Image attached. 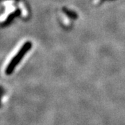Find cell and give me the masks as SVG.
Returning <instances> with one entry per match:
<instances>
[{"label": "cell", "mask_w": 125, "mask_h": 125, "mask_svg": "<svg viewBox=\"0 0 125 125\" xmlns=\"http://www.w3.org/2000/svg\"><path fill=\"white\" fill-rule=\"evenodd\" d=\"M31 47H32V43L30 41H27V42H25L22 46V47L18 51L17 54L12 58V60L10 61L9 65L6 68V74L7 75H10V74L13 72L15 67H17V65L19 64V62L22 61L23 57L31 49Z\"/></svg>", "instance_id": "obj_1"}, {"label": "cell", "mask_w": 125, "mask_h": 125, "mask_svg": "<svg viewBox=\"0 0 125 125\" xmlns=\"http://www.w3.org/2000/svg\"><path fill=\"white\" fill-rule=\"evenodd\" d=\"M62 10L67 15V16H69L70 18H72V19H76L77 18V14L73 11H72L70 10H68L66 8H62Z\"/></svg>", "instance_id": "obj_2"}]
</instances>
